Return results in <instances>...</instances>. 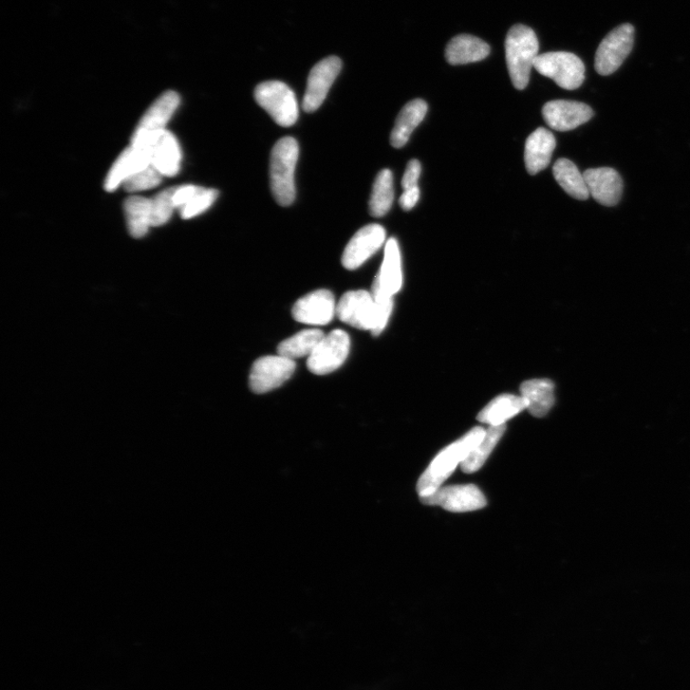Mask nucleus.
Here are the masks:
<instances>
[{"instance_id": "412c9836", "label": "nucleus", "mask_w": 690, "mask_h": 690, "mask_svg": "<svg viewBox=\"0 0 690 690\" xmlns=\"http://www.w3.org/2000/svg\"><path fill=\"white\" fill-rule=\"evenodd\" d=\"M403 283L401 254L397 241L391 238L387 241L382 267L375 279L378 285L389 295L397 294Z\"/></svg>"}, {"instance_id": "aec40b11", "label": "nucleus", "mask_w": 690, "mask_h": 690, "mask_svg": "<svg viewBox=\"0 0 690 690\" xmlns=\"http://www.w3.org/2000/svg\"><path fill=\"white\" fill-rule=\"evenodd\" d=\"M490 46L472 35H458L447 45L445 57L452 66L477 63L489 57Z\"/></svg>"}, {"instance_id": "5701e85b", "label": "nucleus", "mask_w": 690, "mask_h": 690, "mask_svg": "<svg viewBox=\"0 0 690 690\" xmlns=\"http://www.w3.org/2000/svg\"><path fill=\"white\" fill-rule=\"evenodd\" d=\"M520 395L527 400L533 417H544L555 402L554 384L549 379L529 380L521 384Z\"/></svg>"}, {"instance_id": "7c9ffc66", "label": "nucleus", "mask_w": 690, "mask_h": 690, "mask_svg": "<svg viewBox=\"0 0 690 690\" xmlns=\"http://www.w3.org/2000/svg\"><path fill=\"white\" fill-rule=\"evenodd\" d=\"M176 190L177 188L165 190L151 199L152 227L163 226L172 217L173 212L176 210L173 200Z\"/></svg>"}, {"instance_id": "473e14b6", "label": "nucleus", "mask_w": 690, "mask_h": 690, "mask_svg": "<svg viewBox=\"0 0 690 690\" xmlns=\"http://www.w3.org/2000/svg\"><path fill=\"white\" fill-rule=\"evenodd\" d=\"M161 180L162 174L151 163L143 170L128 178L123 185L126 191L134 193L157 188Z\"/></svg>"}, {"instance_id": "423d86ee", "label": "nucleus", "mask_w": 690, "mask_h": 690, "mask_svg": "<svg viewBox=\"0 0 690 690\" xmlns=\"http://www.w3.org/2000/svg\"><path fill=\"white\" fill-rule=\"evenodd\" d=\"M254 98L278 125L291 127L297 121V100L286 84L279 81L261 83L255 88Z\"/></svg>"}, {"instance_id": "f704fd0d", "label": "nucleus", "mask_w": 690, "mask_h": 690, "mask_svg": "<svg viewBox=\"0 0 690 690\" xmlns=\"http://www.w3.org/2000/svg\"><path fill=\"white\" fill-rule=\"evenodd\" d=\"M419 197H420V190L418 186L417 188H415L412 190L404 191L399 200L401 208L405 211H412L416 207L419 200Z\"/></svg>"}, {"instance_id": "f03ea898", "label": "nucleus", "mask_w": 690, "mask_h": 690, "mask_svg": "<svg viewBox=\"0 0 690 690\" xmlns=\"http://www.w3.org/2000/svg\"><path fill=\"white\" fill-rule=\"evenodd\" d=\"M538 52L539 42L531 28L523 25L510 28L506 39V58L512 84L517 89L528 87Z\"/></svg>"}, {"instance_id": "f257e3e1", "label": "nucleus", "mask_w": 690, "mask_h": 690, "mask_svg": "<svg viewBox=\"0 0 690 690\" xmlns=\"http://www.w3.org/2000/svg\"><path fill=\"white\" fill-rule=\"evenodd\" d=\"M486 433L484 428L476 427L461 439L445 448L420 477L417 482L419 496L431 495L438 490L442 483L453 474L458 465L461 464L475 449Z\"/></svg>"}, {"instance_id": "393cba45", "label": "nucleus", "mask_w": 690, "mask_h": 690, "mask_svg": "<svg viewBox=\"0 0 690 690\" xmlns=\"http://www.w3.org/2000/svg\"><path fill=\"white\" fill-rule=\"evenodd\" d=\"M526 408L528 402L523 396L502 395L481 410L478 420L491 426L503 425Z\"/></svg>"}, {"instance_id": "9b49d317", "label": "nucleus", "mask_w": 690, "mask_h": 690, "mask_svg": "<svg viewBox=\"0 0 690 690\" xmlns=\"http://www.w3.org/2000/svg\"><path fill=\"white\" fill-rule=\"evenodd\" d=\"M335 314L352 327L371 331L376 323V303L367 291H350L341 297Z\"/></svg>"}, {"instance_id": "c756f323", "label": "nucleus", "mask_w": 690, "mask_h": 690, "mask_svg": "<svg viewBox=\"0 0 690 690\" xmlns=\"http://www.w3.org/2000/svg\"><path fill=\"white\" fill-rule=\"evenodd\" d=\"M395 199L394 177L388 170H382L375 184L369 201V211L373 217H384L391 209Z\"/></svg>"}, {"instance_id": "4be33fe9", "label": "nucleus", "mask_w": 690, "mask_h": 690, "mask_svg": "<svg viewBox=\"0 0 690 690\" xmlns=\"http://www.w3.org/2000/svg\"><path fill=\"white\" fill-rule=\"evenodd\" d=\"M152 164L166 177L176 176L180 168L181 152L173 134L165 130L151 147Z\"/></svg>"}, {"instance_id": "39448f33", "label": "nucleus", "mask_w": 690, "mask_h": 690, "mask_svg": "<svg viewBox=\"0 0 690 690\" xmlns=\"http://www.w3.org/2000/svg\"><path fill=\"white\" fill-rule=\"evenodd\" d=\"M180 102L177 92L163 93L148 108L139 121L132 138V146L151 148L159 137L165 132V127L171 119Z\"/></svg>"}, {"instance_id": "f8f14e48", "label": "nucleus", "mask_w": 690, "mask_h": 690, "mask_svg": "<svg viewBox=\"0 0 690 690\" xmlns=\"http://www.w3.org/2000/svg\"><path fill=\"white\" fill-rule=\"evenodd\" d=\"M342 61L338 57H328L316 64L311 70L303 107L306 113H314L324 102L329 89L337 79Z\"/></svg>"}, {"instance_id": "6ab92c4d", "label": "nucleus", "mask_w": 690, "mask_h": 690, "mask_svg": "<svg viewBox=\"0 0 690 690\" xmlns=\"http://www.w3.org/2000/svg\"><path fill=\"white\" fill-rule=\"evenodd\" d=\"M556 140L550 130L539 128L529 137L525 148V163L530 175H536L550 165Z\"/></svg>"}, {"instance_id": "cd10ccee", "label": "nucleus", "mask_w": 690, "mask_h": 690, "mask_svg": "<svg viewBox=\"0 0 690 690\" xmlns=\"http://www.w3.org/2000/svg\"><path fill=\"white\" fill-rule=\"evenodd\" d=\"M324 337V332L319 329L304 330L279 345L278 355L291 360L309 357Z\"/></svg>"}, {"instance_id": "bb28decb", "label": "nucleus", "mask_w": 690, "mask_h": 690, "mask_svg": "<svg viewBox=\"0 0 690 690\" xmlns=\"http://www.w3.org/2000/svg\"><path fill=\"white\" fill-rule=\"evenodd\" d=\"M553 175L558 184L572 198L586 201L590 197L584 175L571 160H558L553 166Z\"/></svg>"}, {"instance_id": "a211bd4d", "label": "nucleus", "mask_w": 690, "mask_h": 690, "mask_svg": "<svg viewBox=\"0 0 690 690\" xmlns=\"http://www.w3.org/2000/svg\"><path fill=\"white\" fill-rule=\"evenodd\" d=\"M219 192L196 185L177 186L173 200L182 219L194 218L207 211L216 201Z\"/></svg>"}, {"instance_id": "c85d7f7f", "label": "nucleus", "mask_w": 690, "mask_h": 690, "mask_svg": "<svg viewBox=\"0 0 690 690\" xmlns=\"http://www.w3.org/2000/svg\"><path fill=\"white\" fill-rule=\"evenodd\" d=\"M507 430L506 425L490 426L486 436L479 442L475 449L466 458L461 465L464 473L472 474L479 470L481 466L493 452L494 448Z\"/></svg>"}, {"instance_id": "dca6fc26", "label": "nucleus", "mask_w": 690, "mask_h": 690, "mask_svg": "<svg viewBox=\"0 0 690 690\" xmlns=\"http://www.w3.org/2000/svg\"><path fill=\"white\" fill-rule=\"evenodd\" d=\"M590 195L606 207L618 204L623 191V181L618 171L609 167L594 168L584 174Z\"/></svg>"}, {"instance_id": "1a4fd4ad", "label": "nucleus", "mask_w": 690, "mask_h": 690, "mask_svg": "<svg viewBox=\"0 0 690 690\" xmlns=\"http://www.w3.org/2000/svg\"><path fill=\"white\" fill-rule=\"evenodd\" d=\"M295 367L294 360L281 355L260 358L251 370L250 387L257 395L269 393L287 382Z\"/></svg>"}, {"instance_id": "a878e982", "label": "nucleus", "mask_w": 690, "mask_h": 690, "mask_svg": "<svg viewBox=\"0 0 690 690\" xmlns=\"http://www.w3.org/2000/svg\"><path fill=\"white\" fill-rule=\"evenodd\" d=\"M127 226L134 238L145 236L151 225V199L139 196L129 197L124 202Z\"/></svg>"}, {"instance_id": "2eb2a0df", "label": "nucleus", "mask_w": 690, "mask_h": 690, "mask_svg": "<svg viewBox=\"0 0 690 690\" xmlns=\"http://www.w3.org/2000/svg\"><path fill=\"white\" fill-rule=\"evenodd\" d=\"M593 111L581 102L555 100L543 108V118L547 124L559 132H567L588 122Z\"/></svg>"}, {"instance_id": "20e7f679", "label": "nucleus", "mask_w": 690, "mask_h": 690, "mask_svg": "<svg viewBox=\"0 0 690 690\" xmlns=\"http://www.w3.org/2000/svg\"><path fill=\"white\" fill-rule=\"evenodd\" d=\"M534 68L559 87L574 90L585 80V66L575 54L564 51L539 54Z\"/></svg>"}, {"instance_id": "7ed1b4c3", "label": "nucleus", "mask_w": 690, "mask_h": 690, "mask_svg": "<svg viewBox=\"0 0 690 690\" xmlns=\"http://www.w3.org/2000/svg\"><path fill=\"white\" fill-rule=\"evenodd\" d=\"M300 156L297 141L290 137L274 145L270 164L271 188L275 201L289 207L295 199L294 171Z\"/></svg>"}, {"instance_id": "6e6552de", "label": "nucleus", "mask_w": 690, "mask_h": 690, "mask_svg": "<svg viewBox=\"0 0 690 690\" xmlns=\"http://www.w3.org/2000/svg\"><path fill=\"white\" fill-rule=\"evenodd\" d=\"M349 350L348 334L340 329L333 330L308 357L307 367L315 376L329 375L344 365Z\"/></svg>"}, {"instance_id": "4468645a", "label": "nucleus", "mask_w": 690, "mask_h": 690, "mask_svg": "<svg viewBox=\"0 0 690 690\" xmlns=\"http://www.w3.org/2000/svg\"><path fill=\"white\" fill-rule=\"evenodd\" d=\"M337 306L328 290L312 292L300 298L293 307L294 319L311 325H326L332 322Z\"/></svg>"}, {"instance_id": "9d476101", "label": "nucleus", "mask_w": 690, "mask_h": 690, "mask_svg": "<svg viewBox=\"0 0 690 690\" xmlns=\"http://www.w3.org/2000/svg\"><path fill=\"white\" fill-rule=\"evenodd\" d=\"M426 506H440L451 512H469L487 506V499L474 484L440 488L431 495L420 497Z\"/></svg>"}, {"instance_id": "ddd939ff", "label": "nucleus", "mask_w": 690, "mask_h": 690, "mask_svg": "<svg viewBox=\"0 0 690 690\" xmlns=\"http://www.w3.org/2000/svg\"><path fill=\"white\" fill-rule=\"evenodd\" d=\"M385 241L386 230L382 226L371 223L364 227L347 244L342 257L344 267L350 271L358 269L382 248Z\"/></svg>"}, {"instance_id": "f3484780", "label": "nucleus", "mask_w": 690, "mask_h": 690, "mask_svg": "<svg viewBox=\"0 0 690 690\" xmlns=\"http://www.w3.org/2000/svg\"><path fill=\"white\" fill-rule=\"evenodd\" d=\"M151 163V148L130 145L110 168L104 183L106 191H116L128 178L143 170Z\"/></svg>"}, {"instance_id": "b1692460", "label": "nucleus", "mask_w": 690, "mask_h": 690, "mask_svg": "<svg viewBox=\"0 0 690 690\" xmlns=\"http://www.w3.org/2000/svg\"><path fill=\"white\" fill-rule=\"evenodd\" d=\"M427 111V105L422 99H416L407 103L396 119L390 143L395 148H402L408 141L414 130L423 121Z\"/></svg>"}, {"instance_id": "72a5a7b5", "label": "nucleus", "mask_w": 690, "mask_h": 690, "mask_svg": "<svg viewBox=\"0 0 690 690\" xmlns=\"http://www.w3.org/2000/svg\"><path fill=\"white\" fill-rule=\"evenodd\" d=\"M421 175V164L417 160H410L406 168L402 179V188L404 191L417 188L419 177Z\"/></svg>"}, {"instance_id": "2f4dec72", "label": "nucleus", "mask_w": 690, "mask_h": 690, "mask_svg": "<svg viewBox=\"0 0 690 690\" xmlns=\"http://www.w3.org/2000/svg\"><path fill=\"white\" fill-rule=\"evenodd\" d=\"M371 294L376 307V323L371 333L375 335H379L386 328L391 312H393L394 296L385 293L375 283L372 285Z\"/></svg>"}, {"instance_id": "0eeeda50", "label": "nucleus", "mask_w": 690, "mask_h": 690, "mask_svg": "<svg viewBox=\"0 0 690 690\" xmlns=\"http://www.w3.org/2000/svg\"><path fill=\"white\" fill-rule=\"evenodd\" d=\"M635 41V28L624 24L612 30L595 54L594 68L602 77L617 71L631 53Z\"/></svg>"}]
</instances>
